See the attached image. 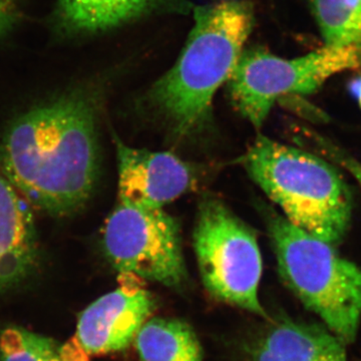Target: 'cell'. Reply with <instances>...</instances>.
Wrapping results in <instances>:
<instances>
[{"label": "cell", "instance_id": "6da1fadb", "mask_svg": "<svg viewBox=\"0 0 361 361\" xmlns=\"http://www.w3.org/2000/svg\"><path fill=\"white\" fill-rule=\"evenodd\" d=\"M97 101L87 90L21 115L0 145L4 177L30 205L61 217L89 201L99 175Z\"/></svg>", "mask_w": 361, "mask_h": 361}, {"label": "cell", "instance_id": "7a4b0ae2", "mask_svg": "<svg viewBox=\"0 0 361 361\" xmlns=\"http://www.w3.org/2000/svg\"><path fill=\"white\" fill-rule=\"evenodd\" d=\"M195 25L175 66L148 92V104L176 137L208 120L214 94L228 82L253 30L245 0H223L195 9Z\"/></svg>", "mask_w": 361, "mask_h": 361}, {"label": "cell", "instance_id": "3957f363", "mask_svg": "<svg viewBox=\"0 0 361 361\" xmlns=\"http://www.w3.org/2000/svg\"><path fill=\"white\" fill-rule=\"evenodd\" d=\"M243 163L291 224L334 247L343 241L350 227L353 195L329 161L258 135Z\"/></svg>", "mask_w": 361, "mask_h": 361}, {"label": "cell", "instance_id": "277c9868", "mask_svg": "<svg viewBox=\"0 0 361 361\" xmlns=\"http://www.w3.org/2000/svg\"><path fill=\"white\" fill-rule=\"evenodd\" d=\"M265 217L284 283L342 343H353L361 322L360 266L272 209Z\"/></svg>", "mask_w": 361, "mask_h": 361}, {"label": "cell", "instance_id": "5b68a950", "mask_svg": "<svg viewBox=\"0 0 361 361\" xmlns=\"http://www.w3.org/2000/svg\"><path fill=\"white\" fill-rule=\"evenodd\" d=\"M361 68V45L326 47L293 59L278 58L263 49L242 52L228 80L235 108L255 128L283 97L310 94L329 78Z\"/></svg>", "mask_w": 361, "mask_h": 361}, {"label": "cell", "instance_id": "8992f818", "mask_svg": "<svg viewBox=\"0 0 361 361\" xmlns=\"http://www.w3.org/2000/svg\"><path fill=\"white\" fill-rule=\"evenodd\" d=\"M193 236L207 291L222 302L266 316L258 296L262 258L254 230L219 199L207 197Z\"/></svg>", "mask_w": 361, "mask_h": 361}, {"label": "cell", "instance_id": "52a82bcc", "mask_svg": "<svg viewBox=\"0 0 361 361\" xmlns=\"http://www.w3.org/2000/svg\"><path fill=\"white\" fill-rule=\"evenodd\" d=\"M106 257L120 274L169 287L186 279L177 221L163 209H142L118 202L104 231Z\"/></svg>", "mask_w": 361, "mask_h": 361}, {"label": "cell", "instance_id": "ba28073f", "mask_svg": "<svg viewBox=\"0 0 361 361\" xmlns=\"http://www.w3.org/2000/svg\"><path fill=\"white\" fill-rule=\"evenodd\" d=\"M118 281L115 291L90 304L78 318L75 337L89 355L127 348L153 312V298L142 279L120 274Z\"/></svg>", "mask_w": 361, "mask_h": 361}, {"label": "cell", "instance_id": "9c48e42d", "mask_svg": "<svg viewBox=\"0 0 361 361\" xmlns=\"http://www.w3.org/2000/svg\"><path fill=\"white\" fill-rule=\"evenodd\" d=\"M118 202L142 209H163L192 191L200 170L169 152L135 149L116 141Z\"/></svg>", "mask_w": 361, "mask_h": 361}, {"label": "cell", "instance_id": "30bf717a", "mask_svg": "<svg viewBox=\"0 0 361 361\" xmlns=\"http://www.w3.org/2000/svg\"><path fill=\"white\" fill-rule=\"evenodd\" d=\"M39 258L32 208L0 175V293L30 276Z\"/></svg>", "mask_w": 361, "mask_h": 361}, {"label": "cell", "instance_id": "8fae6325", "mask_svg": "<svg viewBox=\"0 0 361 361\" xmlns=\"http://www.w3.org/2000/svg\"><path fill=\"white\" fill-rule=\"evenodd\" d=\"M254 361H348L345 344L324 324L277 322L259 342Z\"/></svg>", "mask_w": 361, "mask_h": 361}, {"label": "cell", "instance_id": "7c38bea8", "mask_svg": "<svg viewBox=\"0 0 361 361\" xmlns=\"http://www.w3.org/2000/svg\"><path fill=\"white\" fill-rule=\"evenodd\" d=\"M164 0H59V16L68 30H111L161 7Z\"/></svg>", "mask_w": 361, "mask_h": 361}, {"label": "cell", "instance_id": "4fadbf2b", "mask_svg": "<svg viewBox=\"0 0 361 361\" xmlns=\"http://www.w3.org/2000/svg\"><path fill=\"white\" fill-rule=\"evenodd\" d=\"M135 343L142 361H202L196 334L179 320L149 319L137 332Z\"/></svg>", "mask_w": 361, "mask_h": 361}, {"label": "cell", "instance_id": "5bb4252c", "mask_svg": "<svg viewBox=\"0 0 361 361\" xmlns=\"http://www.w3.org/2000/svg\"><path fill=\"white\" fill-rule=\"evenodd\" d=\"M1 361H90L77 338L63 343L21 327H8L0 334Z\"/></svg>", "mask_w": 361, "mask_h": 361}, {"label": "cell", "instance_id": "9a60e30c", "mask_svg": "<svg viewBox=\"0 0 361 361\" xmlns=\"http://www.w3.org/2000/svg\"><path fill=\"white\" fill-rule=\"evenodd\" d=\"M326 47L361 45V0H310Z\"/></svg>", "mask_w": 361, "mask_h": 361}, {"label": "cell", "instance_id": "2e32d148", "mask_svg": "<svg viewBox=\"0 0 361 361\" xmlns=\"http://www.w3.org/2000/svg\"><path fill=\"white\" fill-rule=\"evenodd\" d=\"M16 18L14 0H0V37L8 32Z\"/></svg>", "mask_w": 361, "mask_h": 361}, {"label": "cell", "instance_id": "e0dca14e", "mask_svg": "<svg viewBox=\"0 0 361 361\" xmlns=\"http://www.w3.org/2000/svg\"><path fill=\"white\" fill-rule=\"evenodd\" d=\"M329 153L334 155V159L338 161L342 167L345 168L353 175V177H355L356 182L361 188V164L351 157L343 155L336 149H332V151L330 149Z\"/></svg>", "mask_w": 361, "mask_h": 361}, {"label": "cell", "instance_id": "ac0fdd59", "mask_svg": "<svg viewBox=\"0 0 361 361\" xmlns=\"http://www.w3.org/2000/svg\"><path fill=\"white\" fill-rule=\"evenodd\" d=\"M349 90H350L351 94L355 97L361 109V75L351 80L349 84Z\"/></svg>", "mask_w": 361, "mask_h": 361}]
</instances>
